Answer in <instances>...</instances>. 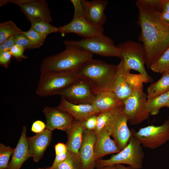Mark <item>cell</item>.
<instances>
[{"mask_svg":"<svg viewBox=\"0 0 169 169\" xmlns=\"http://www.w3.org/2000/svg\"><path fill=\"white\" fill-rule=\"evenodd\" d=\"M141 5L161 13L162 10L161 0H137Z\"/></svg>","mask_w":169,"mask_h":169,"instance_id":"cell-33","label":"cell"},{"mask_svg":"<svg viewBox=\"0 0 169 169\" xmlns=\"http://www.w3.org/2000/svg\"><path fill=\"white\" fill-rule=\"evenodd\" d=\"M116 46L120 51L125 69L136 70L146 77L150 82L153 81L145 67L144 49L142 43L129 40Z\"/></svg>","mask_w":169,"mask_h":169,"instance_id":"cell-9","label":"cell"},{"mask_svg":"<svg viewBox=\"0 0 169 169\" xmlns=\"http://www.w3.org/2000/svg\"><path fill=\"white\" fill-rule=\"evenodd\" d=\"M123 104L122 101L110 91L97 93L91 104L99 113L111 110Z\"/></svg>","mask_w":169,"mask_h":169,"instance_id":"cell-22","label":"cell"},{"mask_svg":"<svg viewBox=\"0 0 169 169\" xmlns=\"http://www.w3.org/2000/svg\"><path fill=\"white\" fill-rule=\"evenodd\" d=\"M84 130L81 121L74 120L67 133L68 136L66 145L68 150L78 154Z\"/></svg>","mask_w":169,"mask_h":169,"instance_id":"cell-23","label":"cell"},{"mask_svg":"<svg viewBox=\"0 0 169 169\" xmlns=\"http://www.w3.org/2000/svg\"><path fill=\"white\" fill-rule=\"evenodd\" d=\"M81 2L83 13L87 20L95 26L103 27L107 19L105 11L108 1L104 0H81Z\"/></svg>","mask_w":169,"mask_h":169,"instance_id":"cell-16","label":"cell"},{"mask_svg":"<svg viewBox=\"0 0 169 169\" xmlns=\"http://www.w3.org/2000/svg\"><path fill=\"white\" fill-rule=\"evenodd\" d=\"M162 7L161 13H169V0H161Z\"/></svg>","mask_w":169,"mask_h":169,"instance_id":"cell-42","label":"cell"},{"mask_svg":"<svg viewBox=\"0 0 169 169\" xmlns=\"http://www.w3.org/2000/svg\"><path fill=\"white\" fill-rule=\"evenodd\" d=\"M23 31L12 21H8L0 23V44L12 36L22 34Z\"/></svg>","mask_w":169,"mask_h":169,"instance_id":"cell-27","label":"cell"},{"mask_svg":"<svg viewBox=\"0 0 169 169\" xmlns=\"http://www.w3.org/2000/svg\"><path fill=\"white\" fill-rule=\"evenodd\" d=\"M14 149L9 146H6L2 143L0 144V169H7L8 161Z\"/></svg>","mask_w":169,"mask_h":169,"instance_id":"cell-31","label":"cell"},{"mask_svg":"<svg viewBox=\"0 0 169 169\" xmlns=\"http://www.w3.org/2000/svg\"><path fill=\"white\" fill-rule=\"evenodd\" d=\"M98 169H118L117 165H111L97 168Z\"/></svg>","mask_w":169,"mask_h":169,"instance_id":"cell-44","label":"cell"},{"mask_svg":"<svg viewBox=\"0 0 169 169\" xmlns=\"http://www.w3.org/2000/svg\"><path fill=\"white\" fill-rule=\"evenodd\" d=\"M161 16L162 20L169 24V13H161Z\"/></svg>","mask_w":169,"mask_h":169,"instance_id":"cell-43","label":"cell"},{"mask_svg":"<svg viewBox=\"0 0 169 169\" xmlns=\"http://www.w3.org/2000/svg\"><path fill=\"white\" fill-rule=\"evenodd\" d=\"M15 44V38L14 36H12L0 44V53L10 51L12 47Z\"/></svg>","mask_w":169,"mask_h":169,"instance_id":"cell-37","label":"cell"},{"mask_svg":"<svg viewBox=\"0 0 169 169\" xmlns=\"http://www.w3.org/2000/svg\"><path fill=\"white\" fill-rule=\"evenodd\" d=\"M43 112L46 118V128L51 131L57 129L67 133L74 120L68 113L57 107L46 106Z\"/></svg>","mask_w":169,"mask_h":169,"instance_id":"cell-15","label":"cell"},{"mask_svg":"<svg viewBox=\"0 0 169 169\" xmlns=\"http://www.w3.org/2000/svg\"><path fill=\"white\" fill-rule=\"evenodd\" d=\"M98 114H93L87 117L81 122L84 130L94 131L96 128Z\"/></svg>","mask_w":169,"mask_h":169,"instance_id":"cell-35","label":"cell"},{"mask_svg":"<svg viewBox=\"0 0 169 169\" xmlns=\"http://www.w3.org/2000/svg\"><path fill=\"white\" fill-rule=\"evenodd\" d=\"M70 1L74 8L73 18L69 23L58 27V32L64 34L74 33L84 38L103 33V27H98L93 25L84 16L81 0Z\"/></svg>","mask_w":169,"mask_h":169,"instance_id":"cell-8","label":"cell"},{"mask_svg":"<svg viewBox=\"0 0 169 169\" xmlns=\"http://www.w3.org/2000/svg\"><path fill=\"white\" fill-rule=\"evenodd\" d=\"M95 140L96 134L94 131H84L78 152L83 169H94L96 166V161L94 158Z\"/></svg>","mask_w":169,"mask_h":169,"instance_id":"cell-17","label":"cell"},{"mask_svg":"<svg viewBox=\"0 0 169 169\" xmlns=\"http://www.w3.org/2000/svg\"><path fill=\"white\" fill-rule=\"evenodd\" d=\"M124 104L113 110L105 128L121 150L128 144L132 134L127 125L128 119L124 111Z\"/></svg>","mask_w":169,"mask_h":169,"instance_id":"cell-10","label":"cell"},{"mask_svg":"<svg viewBox=\"0 0 169 169\" xmlns=\"http://www.w3.org/2000/svg\"><path fill=\"white\" fill-rule=\"evenodd\" d=\"M25 49L24 48L16 44L11 48L10 52L12 56L17 60L27 59L28 57L24 54Z\"/></svg>","mask_w":169,"mask_h":169,"instance_id":"cell-36","label":"cell"},{"mask_svg":"<svg viewBox=\"0 0 169 169\" xmlns=\"http://www.w3.org/2000/svg\"><path fill=\"white\" fill-rule=\"evenodd\" d=\"M136 4L138 10L137 23L141 28L139 39L144 49L145 64L150 68L169 47V24L161 17V13Z\"/></svg>","mask_w":169,"mask_h":169,"instance_id":"cell-1","label":"cell"},{"mask_svg":"<svg viewBox=\"0 0 169 169\" xmlns=\"http://www.w3.org/2000/svg\"><path fill=\"white\" fill-rule=\"evenodd\" d=\"M66 49L56 54L47 57L42 61L41 73L76 72L93 55L66 44Z\"/></svg>","mask_w":169,"mask_h":169,"instance_id":"cell-3","label":"cell"},{"mask_svg":"<svg viewBox=\"0 0 169 169\" xmlns=\"http://www.w3.org/2000/svg\"><path fill=\"white\" fill-rule=\"evenodd\" d=\"M116 165L118 169H135L130 166H126L122 164H118Z\"/></svg>","mask_w":169,"mask_h":169,"instance_id":"cell-45","label":"cell"},{"mask_svg":"<svg viewBox=\"0 0 169 169\" xmlns=\"http://www.w3.org/2000/svg\"><path fill=\"white\" fill-rule=\"evenodd\" d=\"M79 77L76 72L41 73L36 94L42 97L58 95Z\"/></svg>","mask_w":169,"mask_h":169,"instance_id":"cell-7","label":"cell"},{"mask_svg":"<svg viewBox=\"0 0 169 169\" xmlns=\"http://www.w3.org/2000/svg\"><path fill=\"white\" fill-rule=\"evenodd\" d=\"M134 136L144 147L154 149L169 141V120L161 125H149L140 128L136 131L131 130Z\"/></svg>","mask_w":169,"mask_h":169,"instance_id":"cell-11","label":"cell"},{"mask_svg":"<svg viewBox=\"0 0 169 169\" xmlns=\"http://www.w3.org/2000/svg\"><path fill=\"white\" fill-rule=\"evenodd\" d=\"M147 95L143 90L135 92L122 101L124 111L131 125H137L147 119L150 115L145 107Z\"/></svg>","mask_w":169,"mask_h":169,"instance_id":"cell-12","label":"cell"},{"mask_svg":"<svg viewBox=\"0 0 169 169\" xmlns=\"http://www.w3.org/2000/svg\"><path fill=\"white\" fill-rule=\"evenodd\" d=\"M52 136V131L46 129L33 136L27 137L29 153L35 162H38L42 157Z\"/></svg>","mask_w":169,"mask_h":169,"instance_id":"cell-18","label":"cell"},{"mask_svg":"<svg viewBox=\"0 0 169 169\" xmlns=\"http://www.w3.org/2000/svg\"><path fill=\"white\" fill-rule=\"evenodd\" d=\"M68 152V150L65 152L58 155H56L53 164L49 168L52 169L64 161L67 157Z\"/></svg>","mask_w":169,"mask_h":169,"instance_id":"cell-40","label":"cell"},{"mask_svg":"<svg viewBox=\"0 0 169 169\" xmlns=\"http://www.w3.org/2000/svg\"><path fill=\"white\" fill-rule=\"evenodd\" d=\"M169 91V74L165 72L158 80L151 84L147 88V100L153 99Z\"/></svg>","mask_w":169,"mask_h":169,"instance_id":"cell-24","label":"cell"},{"mask_svg":"<svg viewBox=\"0 0 169 169\" xmlns=\"http://www.w3.org/2000/svg\"><path fill=\"white\" fill-rule=\"evenodd\" d=\"M26 128L24 126L17 145L12 154L7 169H19L23 163L31 157L26 136Z\"/></svg>","mask_w":169,"mask_h":169,"instance_id":"cell-21","label":"cell"},{"mask_svg":"<svg viewBox=\"0 0 169 169\" xmlns=\"http://www.w3.org/2000/svg\"><path fill=\"white\" fill-rule=\"evenodd\" d=\"M22 34L28 39L35 48H39L41 47L47 37L31 28L27 31H23Z\"/></svg>","mask_w":169,"mask_h":169,"instance_id":"cell-30","label":"cell"},{"mask_svg":"<svg viewBox=\"0 0 169 169\" xmlns=\"http://www.w3.org/2000/svg\"><path fill=\"white\" fill-rule=\"evenodd\" d=\"M38 169H43L38 168Z\"/></svg>","mask_w":169,"mask_h":169,"instance_id":"cell-49","label":"cell"},{"mask_svg":"<svg viewBox=\"0 0 169 169\" xmlns=\"http://www.w3.org/2000/svg\"><path fill=\"white\" fill-rule=\"evenodd\" d=\"M10 51L0 53V64L5 68H7L12 56Z\"/></svg>","mask_w":169,"mask_h":169,"instance_id":"cell-38","label":"cell"},{"mask_svg":"<svg viewBox=\"0 0 169 169\" xmlns=\"http://www.w3.org/2000/svg\"><path fill=\"white\" fill-rule=\"evenodd\" d=\"M16 44L23 47L25 49H32L35 48L28 39L22 34H18L14 36Z\"/></svg>","mask_w":169,"mask_h":169,"instance_id":"cell-34","label":"cell"},{"mask_svg":"<svg viewBox=\"0 0 169 169\" xmlns=\"http://www.w3.org/2000/svg\"><path fill=\"white\" fill-rule=\"evenodd\" d=\"M153 72L163 73L169 69V47L151 66Z\"/></svg>","mask_w":169,"mask_h":169,"instance_id":"cell-29","label":"cell"},{"mask_svg":"<svg viewBox=\"0 0 169 169\" xmlns=\"http://www.w3.org/2000/svg\"><path fill=\"white\" fill-rule=\"evenodd\" d=\"M144 153L142 145L132 135L127 145L120 152L112 155L108 159H98L96 161L97 167L118 164L129 165L135 169L142 168Z\"/></svg>","mask_w":169,"mask_h":169,"instance_id":"cell-6","label":"cell"},{"mask_svg":"<svg viewBox=\"0 0 169 169\" xmlns=\"http://www.w3.org/2000/svg\"><path fill=\"white\" fill-rule=\"evenodd\" d=\"M110 136L105 127L96 134L94 150V158L96 161L100 157L118 153L121 151L115 141L110 138Z\"/></svg>","mask_w":169,"mask_h":169,"instance_id":"cell-19","label":"cell"},{"mask_svg":"<svg viewBox=\"0 0 169 169\" xmlns=\"http://www.w3.org/2000/svg\"><path fill=\"white\" fill-rule=\"evenodd\" d=\"M165 72L169 74V69H168L167 71Z\"/></svg>","mask_w":169,"mask_h":169,"instance_id":"cell-47","label":"cell"},{"mask_svg":"<svg viewBox=\"0 0 169 169\" xmlns=\"http://www.w3.org/2000/svg\"><path fill=\"white\" fill-rule=\"evenodd\" d=\"M46 127V125L43 121L37 120L33 124L31 130L32 132L38 134L43 131Z\"/></svg>","mask_w":169,"mask_h":169,"instance_id":"cell-39","label":"cell"},{"mask_svg":"<svg viewBox=\"0 0 169 169\" xmlns=\"http://www.w3.org/2000/svg\"><path fill=\"white\" fill-rule=\"evenodd\" d=\"M113 110L103 112L98 114L96 125L94 130L95 134L100 132L105 127L111 117Z\"/></svg>","mask_w":169,"mask_h":169,"instance_id":"cell-32","label":"cell"},{"mask_svg":"<svg viewBox=\"0 0 169 169\" xmlns=\"http://www.w3.org/2000/svg\"><path fill=\"white\" fill-rule=\"evenodd\" d=\"M63 43L93 55L117 57L122 59L120 51L115 45L114 41L103 33L84 38L79 40H64Z\"/></svg>","mask_w":169,"mask_h":169,"instance_id":"cell-5","label":"cell"},{"mask_svg":"<svg viewBox=\"0 0 169 169\" xmlns=\"http://www.w3.org/2000/svg\"><path fill=\"white\" fill-rule=\"evenodd\" d=\"M66 112L76 121H82L89 116L100 113L91 104H75L61 96L60 102L57 107Z\"/></svg>","mask_w":169,"mask_h":169,"instance_id":"cell-20","label":"cell"},{"mask_svg":"<svg viewBox=\"0 0 169 169\" xmlns=\"http://www.w3.org/2000/svg\"><path fill=\"white\" fill-rule=\"evenodd\" d=\"M29 21L31 23V28L44 35L47 36L51 33L58 32V27L51 25L44 19L36 18Z\"/></svg>","mask_w":169,"mask_h":169,"instance_id":"cell-26","label":"cell"},{"mask_svg":"<svg viewBox=\"0 0 169 169\" xmlns=\"http://www.w3.org/2000/svg\"><path fill=\"white\" fill-rule=\"evenodd\" d=\"M117 66L112 91L122 101L135 92L143 90L144 83L150 82L144 75L132 74L130 70L125 69L122 59Z\"/></svg>","mask_w":169,"mask_h":169,"instance_id":"cell-4","label":"cell"},{"mask_svg":"<svg viewBox=\"0 0 169 169\" xmlns=\"http://www.w3.org/2000/svg\"><path fill=\"white\" fill-rule=\"evenodd\" d=\"M47 169H50V168H48Z\"/></svg>","mask_w":169,"mask_h":169,"instance_id":"cell-48","label":"cell"},{"mask_svg":"<svg viewBox=\"0 0 169 169\" xmlns=\"http://www.w3.org/2000/svg\"><path fill=\"white\" fill-rule=\"evenodd\" d=\"M55 155H58L65 152L68 150L66 144L59 142L54 146Z\"/></svg>","mask_w":169,"mask_h":169,"instance_id":"cell-41","label":"cell"},{"mask_svg":"<svg viewBox=\"0 0 169 169\" xmlns=\"http://www.w3.org/2000/svg\"><path fill=\"white\" fill-rule=\"evenodd\" d=\"M165 107L169 108V100L168 102H167V103L166 104V105Z\"/></svg>","mask_w":169,"mask_h":169,"instance_id":"cell-46","label":"cell"},{"mask_svg":"<svg viewBox=\"0 0 169 169\" xmlns=\"http://www.w3.org/2000/svg\"><path fill=\"white\" fill-rule=\"evenodd\" d=\"M58 95L74 104H91L96 94L85 79L79 77Z\"/></svg>","mask_w":169,"mask_h":169,"instance_id":"cell-13","label":"cell"},{"mask_svg":"<svg viewBox=\"0 0 169 169\" xmlns=\"http://www.w3.org/2000/svg\"><path fill=\"white\" fill-rule=\"evenodd\" d=\"M68 150L66 159L52 169H83L79 154Z\"/></svg>","mask_w":169,"mask_h":169,"instance_id":"cell-28","label":"cell"},{"mask_svg":"<svg viewBox=\"0 0 169 169\" xmlns=\"http://www.w3.org/2000/svg\"><path fill=\"white\" fill-rule=\"evenodd\" d=\"M117 69V65L92 58L85 62L76 72L90 84L97 94L112 91Z\"/></svg>","mask_w":169,"mask_h":169,"instance_id":"cell-2","label":"cell"},{"mask_svg":"<svg viewBox=\"0 0 169 169\" xmlns=\"http://www.w3.org/2000/svg\"><path fill=\"white\" fill-rule=\"evenodd\" d=\"M169 100V91L153 99L147 100L145 105L146 108L151 115H157L162 107L166 106Z\"/></svg>","mask_w":169,"mask_h":169,"instance_id":"cell-25","label":"cell"},{"mask_svg":"<svg viewBox=\"0 0 169 169\" xmlns=\"http://www.w3.org/2000/svg\"><path fill=\"white\" fill-rule=\"evenodd\" d=\"M8 3L18 6L29 20L39 18L49 23L52 21L48 3L44 0H2L0 1V6L1 7Z\"/></svg>","mask_w":169,"mask_h":169,"instance_id":"cell-14","label":"cell"}]
</instances>
